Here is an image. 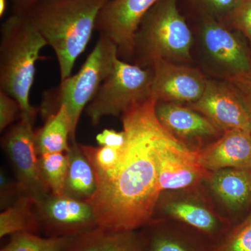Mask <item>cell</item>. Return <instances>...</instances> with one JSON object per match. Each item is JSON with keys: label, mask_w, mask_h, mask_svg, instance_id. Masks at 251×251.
Masks as SVG:
<instances>
[{"label": "cell", "mask_w": 251, "mask_h": 251, "mask_svg": "<svg viewBox=\"0 0 251 251\" xmlns=\"http://www.w3.org/2000/svg\"><path fill=\"white\" fill-rule=\"evenodd\" d=\"M64 251H145L138 231L97 227L70 237Z\"/></svg>", "instance_id": "d6986e66"}, {"label": "cell", "mask_w": 251, "mask_h": 251, "mask_svg": "<svg viewBox=\"0 0 251 251\" xmlns=\"http://www.w3.org/2000/svg\"><path fill=\"white\" fill-rule=\"evenodd\" d=\"M194 42L178 0H158L140 23L130 59L142 67L158 60L190 64Z\"/></svg>", "instance_id": "277c9868"}, {"label": "cell", "mask_w": 251, "mask_h": 251, "mask_svg": "<svg viewBox=\"0 0 251 251\" xmlns=\"http://www.w3.org/2000/svg\"><path fill=\"white\" fill-rule=\"evenodd\" d=\"M155 112L167 131L193 150H202L224 133L202 114L187 105L158 101Z\"/></svg>", "instance_id": "5bb4252c"}, {"label": "cell", "mask_w": 251, "mask_h": 251, "mask_svg": "<svg viewBox=\"0 0 251 251\" xmlns=\"http://www.w3.org/2000/svg\"><path fill=\"white\" fill-rule=\"evenodd\" d=\"M36 117L21 115L3 138V147L12 163L17 181L37 202L51 194L41 176L34 126Z\"/></svg>", "instance_id": "30bf717a"}, {"label": "cell", "mask_w": 251, "mask_h": 251, "mask_svg": "<svg viewBox=\"0 0 251 251\" xmlns=\"http://www.w3.org/2000/svg\"><path fill=\"white\" fill-rule=\"evenodd\" d=\"M197 188L163 191L155 211H161V220L184 225L217 242L233 225L226 216L218 214Z\"/></svg>", "instance_id": "ba28073f"}, {"label": "cell", "mask_w": 251, "mask_h": 251, "mask_svg": "<svg viewBox=\"0 0 251 251\" xmlns=\"http://www.w3.org/2000/svg\"><path fill=\"white\" fill-rule=\"evenodd\" d=\"M239 0H201L206 16L221 21V18H227Z\"/></svg>", "instance_id": "f546056e"}, {"label": "cell", "mask_w": 251, "mask_h": 251, "mask_svg": "<svg viewBox=\"0 0 251 251\" xmlns=\"http://www.w3.org/2000/svg\"><path fill=\"white\" fill-rule=\"evenodd\" d=\"M37 201L30 196H23L0 214V237L21 232L39 234L41 232L35 207Z\"/></svg>", "instance_id": "7402d4cb"}, {"label": "cell", "mask_w": 251, "mask_h": 251, "mask_svg": "<svg viewBox=\"0 0 251 251\" xmlns=\"http://www.w3.org/2000/svg\"><path fill=\"white\" fill-rule=\"evenodd\" d=\"M212 251H251V212L214 243Z\"/></svg>", "instance_id": "d4e9b609"}, {"label": "cell", "mask_w": 251, "mask_h": 251, "mask_svg": "<svg viewBox=\"0 0 251 251\" xmlns=\"http://www.w3.org/2000/svg\"><path fill=\"white\" fill-rule=\"evenodd\" d=\"M206 183L213 196L229 211L238 212L251 205V170L213 172Z\"/></svg>", "instance_id": "ac0fdd59"}, {"label": "cell", "mask_w": 251, "mask_h": 251, "mask_svg": "<svg viewBox=\"0 0 251 251\" xmlns=\"http://www.w3.org/2000/svg\"><path fill=\"white\" fill-rule=\"evenodd\" d=\"M67 153L69 166L64 194L87 202L97 188L93 168L76 141L70 142V148Z\"/></svg>", "instance_id": "ffe728a7"}, {"label": "cell", "mask_w": 251, "mask_h": 251, "mask_svg": "<svg viewBox=\"0 0 251 251\" xmlns=\"http://www.w3.org/2000/svg\"><path fill=\"white\" fill-rule=\"evenodd\" d=\"M118 57L116 44L106 36L100 35L80 71L61 81L58 87L44 94L40 111L44 120L57 111L61 105H65L75 138L81 114L111 73Z\"/></svg>", "instance_id": "5b68a950"}, {"label": "cell", "mask_w": 251, "mask_h": 251, "mask_svg": "<svg viewBox=\"0 0 251 251\" xmlns=\"http://www.w3.org/2000/svg\"><path fill=\"white\" fill-rule=\"evenodd\" d=\"M188 107L202 114L223 132L232 129L250 132L246 109L227 80L208 79L201 98Z\"/></svg>", "instance_id": "9a60e30c"}, {"label": "cell", "mask_w": 251, "mask_h": 251, "mask_svg": "<svg viewBox=\"0 0 251 251\" xmlns=\"http://www.w3.org/2000/svg\"><path fill=\"white\" fill-rule=\"evenodd\" d=\"M199 151L188 148L161 125L156 144L157 173L161 193L196 188L206 182L211 173L201 166Z\"/></svg>", "instance_id": "9c48e42d"}, {"label": "cell", "mask_w": 251, "mask_h": 251, "mask_svg": "<svg viewBox=\"0 0 251 251\" xmlns=\"http://www.w3.org/2000/svg\"></svg>", "instance_id": "836d02e7"}, {"label": "cell", "mask_w": 251, "mask_h": 251, "mask_svg": "<svg viewBox=\"0 0 251 251\" xmlns=\"http://www.w3.org/2000/svg\"><path fill=\"white\" fill-rule=\"evenodd\" d=\"M110 0H42L25 14L53 50L61 81L70 76L75 63L96 30L97 18Z\"/></svg>", "instance_id": "7a4b0ae2"}, {"label": "cell", "mask_w": 251, "mask_h": 251, "mask_svg": "<svg viewBox=\"0 0 251 251\" xmlns=\"http://www.w3.org/2000/svg\"><path fill=\"white\" fill-rule=\"evenodd\" d=\"M152 69L117 59L113 69L86 107L92 125L103 117H120L135 105L152 98Z\"/></svg>", "instance_id": "8992f818"}, {"label": "cell", "mask_w": 251, "mask_h": 251, "mask_svg": "<svg viewBox=\"0 0 251 251\" xmlns=\"http://www.w3.org/2000/svg\"><path fill=\"white\" fill-rule=\"evenodd\" d=\"M69 239L21 232L11 235L9 242L0 251H64Z\"/></svg>", "instance_id": "cb8c5ba5"}, {"label": "cell", "mask_w": 251, "mask_h": 251, "mask_svg": "<svg viewBox=\"0 0 251 251\" xmlns=\"http://www.w3.org/2000/svg\"><path fill=\"white\" fill-rule=\"evenodd\" d=\"M97 143L100 146L122 148L126 143V134L125 130L117 131L112 129H105L96 137Z\"/></svg>", "instance_id": "4dcf8cb0"}, {"label": "cell", "mask_w": 251, "mask_h": 251, "mask_svg": "<svg viewBox=\"0 0 251 251\" xmlns=\"http://www.w3.org/2000/svg\"><path fill=\"white\" fill-rule=\"evenodd\" d=\"M201 64L220 80H228L251 70V55L239 31L206 16L194 36Z\"/></svg>", "instance_id": "52a82bcc"}, {"label": "cell", "mask_w": 251, "mask_h": 251, "mask_svg": "<svg viewBox=\"0 0 251 251\" xmlns=\"http://www.w3.org/2000/svg\"><path fill=\"white\" fill-rule=\"evenodd\" d=\"M158 0H110L100 11L96 31L113 41L120 59H130L136 31Z\"/></svg>", "instance_id": "4fadbf2b"}, {"label": "cell", "mask_w": 251, "mask_h": 251, "mask_svg": "<svg viewBox=\"0 0 251 251\" xmlns=\"http://www.w3.org/2000/svg\"><path fill=\"white\" fill-rule=\"evenodd\" d=\"M139 234L145 251H212L214 242L184 225L152 219Z\"/></svg>", "instance_id": "2e32d148"}, {"label": "cell", "mask_w": 251, "mask_h": 251, "mask_svg": "<svg viewBox=\"0 0 251 251\" xmlns=\"http://www.w3.org/2000/svg\"><path fill=\"white\" fill-rule=\"evenodd\" d=\"M41 232L48 237H72L98 227L93 208L87 201L51 193L36 202Z\"/></svg>", "instance_id": "8fae6325"}, {"label": "cell", "mask_w": 251, "mask_h": 251, "mask_svg": "<svg viewBox=\"0 0 251 251\" xmlns=\"http://www.w3.org/2000/svg\"><path fill=\"white\" fill-rule=\"evenodd\" d=\"M199 161L206 171L251 170V133L248 130H226L215 141L199 151Z\"/></svg>", "instance_id": "e0dca14e"}, {"label": "cell", "mask_w": 251, "mask_h": 251, "mask_svg": "<svg viewBox=\"0 0 251 251\" xmlns=\"http://www.w3.org/2000/svg\"><path fill=\"white\" fill-rule=\"evenodd\" d=\"M226 21L229 27L241 33L251 46V0H239Z\"/></svg>", "instance_id": "484cf974"}, {"label": "cell", "mask_w": 251, "mask_h": 251, "mask_svg": "<svg viewBox=\"0 0 251 251\" xmlns=\"http://www.w3.org/2000/svg\"><path fill=\"white\" fill-rule=\"evenodd\" d=\"M21 106L14 97L0 90V131L2 132L21 116Z\"/></svg>", "instance_id": "83f0119b"}, {"label": "cell", "mask_w": 251, "mask_h": 251, "mask_svg": "<svg viewBox=\"0 0 251 251\" xmlns=\"http://www.w3.org/2000/svg\"><path fill=\"white\" fill-rule=\"evenodd\" d=\"M237 92L249 117L251 133V70L227 80Z\"/></svg>", "instance_id": "4316f807"}, {"label": "cell", "mask_w": 251, "mask_h": 251, "mask_svg": "<svg viewBox=\"0 0 251 251\" xmlns=\"http://www.w3.org/2000/svg\"><path fill=\"white\" fill-rule=\"evenodd\" d=\"M0 189L1 207L4 210L14 204L20 198L27 195L18 181L16 182L11 181L2 172L0 175Z\"/></svg>", "instance_id": "f1b7e54d"}, {"label": "cell", "mask_w": 251, "mask_h": 251, "mask_svg": "<svg viewBox=\"0 0 251 251\" xmlns=\"http://www.w3.org/2000/svg\"><path fill=\"white\" fill-rule=\"evenodd\" d=\"M42 127L35 131L38 154L67 152L69 141H75L73 134L72 122L67 107L62 105L54 113L46 119Z\"/></svg>", "instance_id": "44dd1931"}, {"label": "cell", "mask_w": 251, "mask_h": 251, "mask_svg": "<svg viewBox=\"0 0 251 251\" xmlns=\"http://www.w3.org/2000/svg\"><path fill=\"white\" fill-rule=\"evenodd\" d=\"M156 103L150 99L121 116L126 134L123 156L110 174L95 176L97 188L87 201L100 228L137 231L153 219L161 193L156 160L161 125Z\"/></svg>", "instance_id": "6da1fadb"}, {"label": "cell", "mask_w": 251, "mask_h": 251, "mask_svg": "<svg viewBox=\"0 0 251 251\" xmlns=\"http://www.w3.org/2000/svg\"><path fill=\"white\" fill-rule=\"evenodd\" d=\"M48 46L44 38L25 15L9 16L1 26L0 90L14 97L21 115L36 117L37 109L29 103L41 50Z\"/></svg>", "instance_id": "3957f363"}, {"label": "cell", "mask_w": 251, "mask_h": 251, "mask_svg": "<svg viewBox=\"0 0 251 251\" xmlns=\"http://www.w3.org/2000/svg\"><path fill=\"white\" fill-rule=\"evenodd\" d=\"M7 1L6 0H0V17L2 18L6 12Z\"/></svg>", "instance_id": "d6a6232c"}, {"label": "cell", "mask_w": 251, "mask_h": 251, "mask_svg": "<svg viewBox=\"0 0 251 251\" xmlns=\"http://www.w3.org/2000/svg\"><path fill=\"white\" fill-rule=\"evenodd\" d=\"M42 0H12L15 14H23L36 3Z\"/></svg>", "instance_id": "1f68e13d"}, {"label": "cell", "mask_w": 251, "mask_h": 251, "mask_svg": "<svg viewBox=\"0 0 251 251\" xmlns=\"http://www.w3.org/2000/svg\"><path fill=\"white\" fill-rule=\"evenodd\" d=\"M41 176L54 195L64 194V184L69 166L67 152L44 153L39 156Z\"/></svg>", "instance_id": "603a6c76"}, {"label": "cell", "mask_w": 251, "mask_h": 251, "mask_svg": "<svg viewBox=\"0 0 251 251\" xmlns=\"http://www.w3.org/2000/svg\"><path fill=\"white\" fill-rule=\"evenodd\" d=\"M152 69V98L156 102L188 105L196 103L205 90L209 77L199 68L188 64L158 60Z\"/></svg>", "instance_id": "7c38bea8"}]
</instances>
